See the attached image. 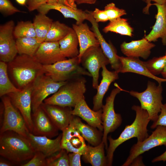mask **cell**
<instances>
[{"label": "cell", "mask_w": 166, "mask_h": 166, "mask_svg": "<svg viewBox=\"0 0 166 166\" xmlns=\"http://www.w3.org/2000/svg\"><path fill=\"white\" fill-rule=\"evenodd\" d=\"M97 0H74L75 3L77 4L83 3L94 4Z\"/></svg>", "instance_id": "49"}, {"label": "cell", "mask_w": 166, "mask_h": 166, "mask_svg": "<svg viewBox=\"0 0 166 166\" xmlns=\"http://www.w3.org/2000/svg\"><path fill=\"white\" fill-rule=\"evenodd\" d=\"M48 0H28V8L29 10L33 11L38 10L41 6L47 3Z\"/></svg>", "instance_id": "44"}, {"label": "cell", "mask_w": 166, "mask_h": 166, "mask_svg": "<svg viewBox=\"0 0 166 166\" xmlns=\"http://www.w3.org/2000/svg\"><path fill=\"white\" fill-rule=\"evenodd\" d=\"M122 90V89L118 86L113 89L110 95L107 97L105 104L103 105L102 108V120L103 126L102 141L104 143L106 150L108 148V134L115 131L120 126L122 122L121 114L116 113L114 109L115 97Z\"/></svg>", "instance_id": "9"}, {"label": "cell", "mask_w": 166, "mask_h": 166, "mask_svg": "<svg viewBox=\"0 0 166 166\" xmlns=\"http://www.w3.org/2000/svg\"><path fill=\"white\" fill-rule=\"evenodd\" d=\"M8 63V68L20 89L32 83L44 73L43 65L34 56L19 54Z\"/></svg>", "instance_id": "3"}, {"label": "cell", "mask_w": 166, "mask_h": 166, "mask_svg": "<svg viewBox=\"0 0 166 166\" xmlns=\"http://www.w3.org/2000/svg\"><path fill=\"white\" fill-rule=\"evenodd\" d=\"M89 15L87 20L92 24L91 30L95 34L101 47L109 59L111 68L119 73L121 64L116 48L112 43L107 42L104 38L99 31L98 23L93 17L92 11H89Z\"/></svg>", "instance_id": "16"}, {"label": "cell", "mask_w": 166, "mask_h": 166, "mask_svg": "<svg viewBox=\"0 0 166 166\" xmlns=\"http://www.w3.org/2000/svg\"><path fill=\"white\" fill-rule=\"evenodd\" d=\"M82 154L77 152L68 154L69 166H81V158Z\"/></svg>", "instance_id": "43"}, {"label": "cell", "mask_w": 166, "mask_h": 166, "mask_svg": "<svg viewBox=\"0 0 166 166\" xmlns=\"http://www.w3.org/2000/svg\"><path fill=\"white\" fill-rule=\"evenodd\" d=\"M143 0V1L144 2H145V1H146V0Z\"/></svg>", "instance_id": "55"}, {"label": "cell", "mask_w": 166, "mask_h": 166, "mask_svg": "<svg viewBox=\"0 0 166 166\" xmlns=\"http://www.w3.org/2000/svg\"><path fill=\"white\" fill-rule=\"evenodd\" d=\"M132 109L136 113L133 123L125 126L117 138L114 139L111 136L108 137L109 145L106 150L107 166L112 165L114 152L121 144L133 138H136L138 142H142L149 136L147 126L150 120L147 111L139 105H134Z\"/></svg>", "instance_id": "1"}, {"label": "cell", "mask_w": 166, "mask_h": 166, "mask_svg": "<svg viewBox=\"0 0 166 166\" xmlns=\"http://www.w3.org/2000/svg\"><path fill=\"white\" fill-rule=\"evenodd\" d=\"M68 152L61 149L53 155L46 158V166H69Z\"/></svg>", "instance_id": "37"}, {"label": "cell", "mask_w": 166, "mask_h": 166, "mask_svg": "<svg viewBox=\"0 0 166 166\" xmlns=\"http://www.w3.org/2000/svg\"><path fill=\"white\" fill-rule=\"evenodd\" d=\"M14 35L16 39L20 38H36L33 23L30 21L19 22L15 26Z\"/></svg>", "instance_id": "35"}, {"label": "cell", "mask_w": 166, "mask_h": 166, "mask_svg": "<svg viewBox=\"0 0 166 166\" xmlns=\"http://www.w3.org/2000/svg\"><path fill=\"white\" fill-rule=\"evenodd\" d=\"M165 55L166 56V51L165 53ZM161 74L164 78L166 79V63L165 68Z\"/></svg>", "instance_id": "52"}, {"label": "cell", "mask_w": 166, "mask_h": 166, "mask_svg": "<svg viewBox=\"0 0 166 166\" xmlns=\"http://www.w3.org/2000/svg\"><path fill=\"white\" fill-rule=\"evenodd\" d=\"M153 1L156 3L163 5L165 3L166 0H146L145 2L147 4L146 6L143 10V12L144 14H149V8L152 6L151 2Z\"/></svg>", "instance_id": "45"}, {"label": "cell", "mask_w": 166, "mask_h": 166, "mask_svg": "<svg viewBox=\"0 0 166 166\" xmlns=\"http://www.w3.org/2000/svg\"><path fill=\"white\" fill-rule=\"evenodd\" d=\"M160 161H166V151L161 155L154 158L152 162L155 163Z\"/></svg>", "instance_id": "47"}, {"label": "cell", "mask_w": 166, "mask_h": 166, "mask_svg": "<svg viewBox=\"0 0 166 166\" xmlns=\"http://www.w3.org/2000/svg\"><path fill=\"white\" fill-rule=\"evenodd\" d=\"M1 98L4 111L3 122L0 126V134L7 131H12L27 137L30 132L21 113L14 106L7 95Z\"/></svg>", "instance_id": "7"}, {"label": "cell", "mask_w": 166, "mask_h": 166, "mask_svg": "<svg viewBox=\"0 0 166 166\" xmlns=\"http://www.w3.org/2000/svg\"><path fill=\"white\" fill-rule=\"evenodd\" d=\"M58 3L70 6L68 4L66 0H58Z\"/></svg>", "instance_id": "51"}, {"label": "cell", "mask_w": 166, "mask_h": 166, "mask_svg": "<svg viewBox=\"0 0 166 166\" xmlns=\"http://www.w3.org/2000/svg\"><path fill=\"white\" fill-rule=\"evenodd\" d=\"M40 106L57 128L62 131L70 123L71 107H62L43 102Z\"/></svg>", "instance_id": "20"}, {"label": "cell", "mask_w": 166, "mask_h": 166, "mask_svg": "<svg viewBox=\"0 0 166 166\" xmlns=\"http://www.w3.org/2000/svg\"><path fill=\"white\" fill-rule=\"evenodd\" d=\"M16 1L18 4L22 5H25L26 2V0H16Z\"/></svg>", "instance_id": "53"}, {"label": "cell", "mask_w": 166, "mask_h": 166, "mask_svg": "<svg viewBox=\"0 0 166 166\" xmlns=\"http://www.w3.org/2000/svg\"><path fill=\"white\" fill-rule=\"evenodd\" d=\"M77 57L43 65L44 73L56 82L65 81L82 76L91 77L89 73L80 65Z\"/></svg>", "instance_id": "5"}, {"label": "cell", "mask_w": 166, "mask_h": 166, "mask_svg": "<svg viewBox=\"0 0 166 166\" xmlns=\"http://www.w3.org/2000/svg\"><path fill=\"white\" fill-rule=\"evenodd\" d=\"M165 4H166V2H165Z\"/></svg>", "instance_id": "56"}, {"label": "cell", "mask_w": 166, "mask_h": 166, "mask_svg": "<svg viewBox=\"0 0 166 166\" xmlns=\"http://www.w3.org/2000/svg\"><path fill=\"white\" fill-rule=\"evenodd\" d=\"M32 83L18 91L10 93L6 95L14 106L21 113L30 132L31 133L33 129L31 113L32 111L31 92Z\"/></svg>", "instance_id": "12"}, {"label": "cell", "mask_w": 166, "mask_h": 166, "mask_svg": "<svg viewBox=\"0 0 166 166\" xmlns=\"http://www.w3.org/2000/svg\"><path fill=\"white\" fill-rule=\"evenodd\" d=\"M33 124L32 132L38 136H44L52 138L58 135L57 128L40 106L32 114Z\"/></svg>", "instance_id": "14"}, {"label": "cell", "mask_w": 166, "mask_h": 166, "mask_svg": "<svg viewBox=\"0 0 166 166\" xmlns=\"http://www.w3.org/2000/svg\"><path fill=\"white\" fill-rule=\"evenodd\" d=\"M67 81H55L44 73L39 75L32 83V113L36 111L48 96L56 92Z\"/></svg>", "instance_id": "8"}, {"label": "cell", "mask_w": 166, "mask_h": 166, "mask_svg": "<svg viewBox=\"0 0 166 166\" xmlns=\"http://www.w3.org/2000/svg\"><path fill=\"white\" fill-rule=\"evenodd\" d=\"M53 20L46 14L39 13L35 15L33 24L36 38L40 43L44 42Z\"/></svg>", "instance_id": "30"}, {"label": "cell", "mask_w": 166, "mask_h": 166, "mask_svg": "<svg viewBox=\"0 0 166 166\" xmlns=\"http://www.w3.org/2000/svg\"><path fill=\"white\" fill-rule=\"evenodd\" d=\"M157 13L155 16L156 22L150 32L144 37L149 42H155L159 38L161 39L164 45H166V5H160L155 3Z\"/></svg>", "instance_id": "22"}, {"label": "cell", "mask_w": 166, "mask_h": 166, "mask_svg": "<svg viewBox=\"0 0 166 166\" xmlns=\"http://www.w3.org/2000/svg\"><path fill=\"white\" fill-rule=\"evenodd\" d=\"M0 155L13 164L29 160L35 150L26 137L12 131L0 134Z\"/></svg>", "instance_id": "2"}, {"label": "cell", "mask_w": 166, "mask_h": 166, "mask_svg": "<svg viewBox=\"0 0 166 166\" xmlns=\"http://www.w3.org/2000/svg\"><path fill=\"white\" fill-rule=\"evenodd\" d=\"M61 141V148L68 152H77L83 155L87 145L84 139L76 129L69 124L62 131Z\"/></svg>", "instance_id": "15"}, {"label": "cell", "mask_w": 166, "mask_h": 166, "mask_svg": "<svg viewBox=\"0 0 166 166\" xmlns=\"http://www.w3.org/2000/svg\"><path fill=\"white\" fill-rule=\"evenodd\" d=\"M13 164L9 160L6 159H4L1 157L0 159V166H13Z\"/></svg>", "instance_id": "48"}, {"label": "cell", "mask_w": 166, "mask_h": 166, "mask_svg": "<svg viewBox=\"0 0 166 166\" xmlns=\"http://www.w3.org/2000/svg\"><path fill=\"white\" fill-rule=\"evenodd\" d=\"M102 113V109L96 111L92 110L87 104L84 97L71 111L72 115L81 117L88 124L97 128L101 132L103 131Z\"/></svg>", "instance_id": "19"}, {"label": "cell", "mask_w": 166, "mask_h": 166, "mask_svg": "<svg viewBox=\"0 0 166 166\" xmlns=\"http://www.w3.org/2000/svg\"><path fill=\"white\" fill-rule=\"evenodd\" d=\"M72 28L76 32L79 43V54L77 56L80 63L81 58L85 52L92 46H99L100 44L96 34L91 31L87 23L73 24Z\"/></svg>", "instance_id": "23"}, {"label": "cell", "mask_w": 166, "mask_h": 166, "mask_svg": "<svg viewBox=\"0 0 166 166\" xmlns=\"http://www.w3.org/2000/svg\"><path fill=\"white\" fill-rule=\"evenodd\" d=\"M34 57L43 65H51L67 59L61 52L58 42H43Z\"/></svg>", "instance_id": "17"}, {"label": "cell", "mask_w": 166, "mask_h": 166, "mask_svg": "<svg viewBox=\"0 0 166 166\" xmlns=\"http://www.w3.org/2000/svg\"><path fill=\"white\" fill-rule=\"evenodd\" d=\"M105 146L102 141L96 146L87 145L85 152L82 155L83 160L92 166H107V158L105 154Z\"/></svg>", "instance_id": "28"}, {"label": "cell", "mask_w": 166, "mask_h": 166, "mask_svg": "<svg viewBox=\"0 0 166 166\" xmlns=\"http://www.w3.org/2000/svg\"><path fill=\"white\" fill-rule=\"evenodd\" d=\"M79 132L83 138L93 146L99 144L102 141V132L97 128L83 123L80 118L72 115L70 123Z\"/></svg>", "instance_id": "27"}, {"label": "cell", "mask_w": 166, "mask_h": 166, "mask_svg": "<svg viewBox=\"0 0 166 166\" xmlns=\"http://www.w3.org/2000/svg\"><path fill=\"white\" fill-rule=\"evenodd\" d=\"M155 46V44L144 38L129 42H124L121 44L120 47L122 53L127 57H140L147 59L150 55L151 50Z\"/></svg>", "instance_id": "21"}, {"label": "cell", "mask_w": 166, "mask_h": 166, "mask_svg": "<svg viewBox=\"0 0 166 166\" xmlns=\"http://www.w3.org/2000/svg\"><path fill=\"white\" fill-rule=\"evenodd\" d=\"M8 65L6 62L0 61V96L18 91L21 89L16 88L11 82L9 78Z\"/></svg>", "instance_id": "34"}, {"label": "cell", "mask_w": 166, "mask_h": 166, "mask_svg": "<svg viewBox=\"0 0 166 166\" xmlns=\"http://www.w3.org/2000/svg\"><path fill=\"white\" fill-rule=\"evenodd\" d=\"M162 145L166 146V126L158 125L146 139L142 142H137L132 145L128 157L122 166H130L137 156L153 148Z\"/></svg>", "instance_id": "11"}, {"label": "cell", "mask_w": 166, "mask_h": 166, "mask_svg": "<svg viewBox=\"0 0 166 166\" xmlns=\"http://www.w3.org/2000/svg\"><path fill=\"white\" fill-rule=\"evenodd\" d=\"M146 67L152 75L156 76L161 74L166 65V56L165 55L158 57H154L144 61Z\"/></svg>", "instance_id": "36"}, {"label": "cell", "mask_w": 166, "mask_h": 166, "mask_svg": "<svg viewBox=\"0 0 166 166\" xmlns=\"http://www.w3.org/2000/svg\"><path fill=\"white\" fill-rule=\"evenodd\" d=\"M60 48L62 54L66 58L77 57L79 54V45L77 35L73 29L64 38L59 42Z\"/></svg>", "instance_id": "29"}, {"label": "cell", "mask_w": 166, "mask_h": 166, "mask_svg": "<svg viewBox=\"0 0 166 166\" xmlns=\"http://www.w3.org/2000/svg\"><path fill=\"white\" fill-rule=\"evenodd\" d=\"M16 41L18 53L32 57L34 56L41 44L36 38H20Z\"/></svg>", "instance_id": "32"}, {"label": "cell", "mask_w": 166, "mask_h": 166, "mask_svg": "<svg viewBox=\"0 0 166 166\" xmlns=\"http://www.w3.org/2000/svg\"><path fill=\"white\" fill-rule=\"evenodd\" d=\"M106 66L104 65L102 67V78L97 89V93L93 98V109L96 111L102 109L103 97L109 86L112 82L119 78V73L117 71H109Z\"/></svg>", "instance_id": "26"}, {"label": "cell", "mask_w": 166, "mask_h": 166, "mask_svg": "<svg viewBox=\"0 0 166 166\" xmlns=\"http://www.w3.org/2000/svg\"><path fill=\"white\" fill-rule=\"evenodd\" d=\"M86 80L80 76L67 81L58 90L43 101L45 104L74 107L83 97L86 90Z\"/></svg>", "instance_id": "4"}, {"label": "cell", "mask_w": 166, "mask_h": 166, "mask_svg": "<svg viewBox=\"0 0 166 166\" xmlns=\"http://www.w3.org/2000/svg\"><path fill=\"white\" fill-rule=\"evenodd\" d=\"M142 159L141 155L137 156L133 160L130 166H144Z\"/></svg>", "instance_id": "46"}, {"label": "cell", "mask_w": 166, "mask_h": 166, "mask_svg": "<svg viewBox=\"0 0 166 166\" xmlns=\"http://www.w3.org/2000/svg\"><path fill=\"white\" fill-rule=\"evenodd\" d=\"M0 11L6 15H11L22 11L14 7L9 0H0Z\"/></svg>", "instance_id": "40"}, {"label": "cell", "mask_w": 166, "mask_h": 166, "mask_svg": "<svg viewBox=\"0 0 166 166\" xmlns=\"http://www.w3.org/2000/svg\"><path fill=\"white\" fill-rule=\"evenodd\" d=\"M104 10L110 21L126 15L125 10L117 7L113 3L107 4L104 8Z\"/></svg>", "instance_id": "38"}, {"label": "cell", "mask_w": 166, "mask_h": 166, "mask_svg": "<svg viewBox=\"0 0 166 166\" xmlns=\"http://www.w3.org/2000/svg\"><path fill=\"white\" fill-rule=\"evenodd\" d=\"M58 2V0H48L47 3L54 4L57 3Z\"/></svg>", "instance_id": "54"}, {"label": "cell", "mask_w": 166, "mask_h": 166, "mask_svg": "<svg viewBox=\"0 0 166 166\" xmlns=\"http://www.w3.org/2000/svg\"><path fill=\"white\" fill-rule=\"evenodd\" d=\"M160 113L157 120L151 125V128H155L158 125L166 126V103L162 104Z\"/></svg>", "instance_id": "41"}, {"label": "cell", "mask_w": 166, "mask_h": 166, "mask_svg": "<svg viewBox=\"0 0 166 166\" xmlns=\"http://www.w3.org/2000/svg\"><path fill=\"white\" fill-rule=\"evenodd\" d=\"M72 29L59 21L53 22L45 41L59 42L65 37Z\"/></svg>", "instance_id": "33"}, {"label": "cell", "mask_w": 166, "mask_h": 166, "mask_svg": "<svg viewBox=\"0 0 166 166\" xmlns=\"http://www.w3.org/2000/svg\"><path fill=\"white\" fill-rule=\"evenodd\" d=\"M121 64L119 73H132L148 77L155 80L159 84L166 82V79L154 76L150 73L146 67L144 61L139 58L124 57L119 56Z\"/></svg>", "instance_id": "24"}, {"label": "cell", "mask_w": 166, "mask_h": 166, "mask_svg": "<svg viewBox=\"0 0 166 166\" xmlns=\"http://www.w3.org/2000/svg\"><path fill=\"white\" fill-rule=\"evenodd\" d=\"M47 156L42 152L36 151L33 157L21 166H46Z\"/></svg>", "instance_id": "39"}, {"label": "cell", "mask_w": 166, "mask_h": 166, "mask_svg": "<svg viewBox=\"0 0 166 166\" xmlns=\"http://www.w3.org/2000/svg\"><path fill=\"white\" fill-rule=\"evenodd\" d=\"M51 10L59 11L65 18L74 19L76 21V23L77 24L83 22L85 20H87L89 15L88 11L73 8L58 3L51 4L47 3L41 6L37 10L39 13L46 14Z\"/></svg>", "instance_id": "25"}, {"label": "cell", "mask_w": 166, "mask_h": 166, "mask_svg": "<svg viewBox=\"0 0 166 166\" xmlns=\"http://www.w3.org/2000/svg\"><path fill=\"white\" fill-rule=\"evenodd\" d=\"M62 133L53 139L44 136H38L29 132L27 138L31 142L35 151H39L44 153L47 157L56 154L61 148V141Z\"/></svg>", "instance_id": "18"}, {"label": "cell", "mask_w": 166, "mask_h": 166, "mask_svg": "<svg viewBox=\"0 0 166 166\" xmlns=\"http://www.w3.org/2000/svg\"><path fill=\"white\" fill-rule=\"evenodd\" d=\"M66 1L71 7L75 9L77 8V6L74 0H66Z\"/></svg>", "instance_id": "50"}, {"label": "cell", "mask_w": 166, "mask_h": 166, "mask_svg": "<svg viewBox=\"0 0 166 166\" xmlns=\"http://www.w3.org/2000/svg\"><path fill=\"white\" fill-rule=\"evenodd\" d=\"M163 90L161 84L156 85L155 83L148 81L144 91L138 92L132 90L129 93L139 100L141 107L147 111L150 121L154 122L157 119L163 104Z\"/></svg>", "instance_id": "6"}, {"label": "cell", "mask_w": 166, "mask_h": 166, "mask_svg": "<svg viewBox=\"0 0 166 166\" xmlns=\"http://www.w3.org/2000/svg\"><path fill=\"white\" fill-rule=\"evenodd\" d=\"M14 22L10 20L0 26V60L9 63L17 56L18 51L14 35Z\"/></svg>", "instance_id": "13"}, {"label": "cell", "mask_w": 166, "mask_h": 166, "mask_svg": "<svg viewBox=\"0 0 166 166\" xmlns=\"http://www.w3.org/2000/svg\"><path fill=\"white\" fill-rule=\"evenodd\" d=\"M80 63L91 74L93 87L97 89L99 85L100 69L103 65L110 64L100 46H92L87 49L81 57Z\"/></svg>", "instance_id": "10"}, {"label": "cell", "mask_w": 166, "mask_h": 166, "mask_svg": "<svg viewBox=\"0 0 166 166\" xmlns=\"http://www.w3.org/2000/svg\"><path fill=\"white\" fill-rule=\"evenodd\" d=\"M109 21V23L103 29L105 33L111 32L123 35L132 36L133 28L127 19L119 17Z\"/></svg>", "instance_id": "31"}, {"label": "cell", "mask_w": 166, "mask_h": 166, "mask_svg": "<svg viewBox=\"0 0 166 166\" xmlns=\"http://www.w3.org/2000/svg\"><path fill=\"white\" fill-rule=\"evenodd\" d=\"M92 14L95 21L97 23L105 22L109 20L104 10H102L96 8L93 11H92Z\"/></svg>", "instance_id": "42"}]
</instances>
